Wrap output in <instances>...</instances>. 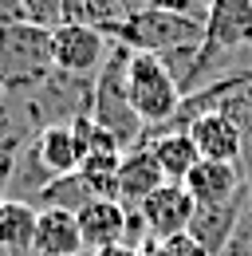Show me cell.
<instances>
[{
    "label": "cell",
    "mask_w": 252,
    "mask_h": 256,
    "mask_svg": "<svg viewBox=\"0 0 252 256\" xmlns=\"http://www.w3.org/2000/svg\"><path fill=\"white\" fill-rule=\"evenodd\" d=\"M201 40H205V20L170 12V8H134L118 24V32L110 36V44H122L146 56H174L186 48H201Z\"/></svg>",
    "instance_id": "obj_3"
},
{
    "label": "cell",
    "mask_w": 252,
    "mask_h": 256,
    "mask_svg": "<svg viewBox=\"0 0 252 256\" xmlns=\"http://www.w3.org/2000/svg\"><path fill=\"white\" fill-rule=\"evenodd\" d=\"M83 232L67 209H36V240L32 256H83Z\"/></svg>",
    "instance_id": "obj_11"
},
{
    "label": "cell",
    "mask_w": 252,
    "mask_h": 256,
    "mask_svg": "<svg viewBox=\"0 0 252 256\" xmlns=\"http://www.w3.org/2000/svg\"><path fill=\"white\" fill-rule=\"evenodd\" d=\"M36 205L0 197V256H32Z\"/></svg>",
    "instance_id": "obj_17"
},
{
    "label": "cell",
    "mask_w": 252,
    "mask_h": 256,
    "mask_svg": "<svg viewBox=\"0 0 252 256\" xmlns=\"http://www.w3.org/2000/svg\"><path fill=\"white\" fill-rule=\"evenodd\" d=\"M197 4H205V8H209V4H213V0H197Z\"/></svg>",
    "instance_id": "obj_25"
},
{
    "label": "cell",
    "mask_w": 252,
    "mask_h": 256,
    "mask_svg": "<svg viewBox=\"0 0 252 256\" xmlns=\"http://www.w3.org/2000/svg\"><path fill=\"white\" fill-rule=\"evenodd\" d=\"M146 146H150V154H154V162H158V170H162L166 182H186L189 174H193V166L201 162L197 142L189 138V130H166V134H154Z\"/></svg>",
    "instance_id": "obj_15"
},
{
    "label": "cell",
    "mask_w": 252,
    "mask_h": 256,
    "mask_svg": "<svg viewBox=\"0 0 252 256\" xmlns=\"http://www.w3.org/2000/svg\"><path fill=\"white\" fill-rule=\"evenodd\" d=\"M138 213H142V221H146L150 240H170V236L189 232V221H193V213H197V201L189 197V190L182 182H166L162 190H154L138 205Z\"/></svg>",
    "instance_id": "obj_7"
},
{
    "label": "cell",
    "mask_w": 252,
    "mask_h": 256,
    "mask_svg": "<svg viewBox=\"0 0 252 256\" xmlns=\"http://www.w3.org/2000/svg\"><path fill=\"white\" fill-rule=\"evenodd\" d=\"M126 87H130V102L138 110V118L146 122V130H158L178 118L182 106V87L174 79V71L162 64L158 56L146 52H130V67H126Z\"/></svg>",
    "instance_id": "obj_5"
},
{
    "label": "cell",
    "mask_w": 252,
    "mask_h": 256,
    "mask_svg": "<svg viewBox=\"0 0 252 256\" xmlns=\"http://www.w3.org/2000/svg\"><path fill=\"white\" fill-rule=\"evenodd\" d=\"M186 130L205 162H236L240 166V126L224 110H201L197 118H189Z\"/></svg>",
    "instance_id": "obj_8"
},
{
    "label": "cell",
    "mask_w": 252,
    "mask_h": 256,
    "mask_svg": "<svg viewBox=\"0 0 252 256\" xmlns=\"http://www.w3.org/2000/svg\"><path fill=\"white\" fill-rule=\"evenodd\" d=\"M24 8V20L36 24V28H60L63 24V0H20Z\"/></svg>",
    "instance_id": "obj_21"
},
{
    "label": "cell",
    "mask_w": 252,
    "mask_h": 256,
    "mask_svg": "<svg viewBox=\"0 0 252 256\" xmlns=\"http://www.w3.org/2000/svg\"><path fill=\"white\" fill-rule=\"evenodd\" d=\"M118 166H122V154H87L83 158L79 178L91 190V197H98V201H118Z\"/></svg>",
    "instance_id": "obj_20"
},
{
    "label": "cell",
    "mask_w": 252,
    "mask_h": 256,
    "mask_svg": "<svg viewBox=\"0 0 252 256\" xmlns=\"http://www.w3.org/2000/svg\"><path fill=\"white\" fill-rule=\"evenodd\" d=\"M182 186L189 190V197L197 205H224V201L240 197V190H244V170L236 162H205L201 158Z\"/></svg>",
    "instance_id": "obj_9"
},
{
    "label": "cell",
    "mask_w": 252,
    "mask_h": 256,
    "mask_svg": "<svg viewBox=\"0 0 252 256\" xmlns=\"http://www.w3.org/2000/svg\"><path fill=\"white\" fill-rule=\"evenodd\" d=\"M126 67H130V48L110 44V56L102 60L98 75H94V87H91V118L118 138L122 154L142 146V134H146V122L138 118V110L130 102Z\"/></svg>",
    "instance_id": "obj_2"
},
{
    "label": "cell",
    "mask_w": 252,
    "mask_h": 256,
    "mask_svg": "<svg viewBox=\"0 0 252 256\" xmlns=\"http://www.w3.org/2000/svg\"><path fill=\"white\" fill-rule=\"evenodd\" d=\"M106 56H110V40L102 32L83 28V24H60V28H52V64H56V71L94 79Z\"/></svg>",
    "instance_id": "obj_6"
},
{
    "label": "cell",
    "mask_w": 252,
    "mask_h": 256,
    "mask_svg": "<svg viewBox=\"0 0 252 256\" xmlns=\"http://www.w3.org/2000/svg\"><path fill=\"white\" fill-rule=\"evenodd\" d=\"M87 201H94L91 190L83 186V178H79V170L75 174H63V178H52L44 190L36 193V209H67V213H79Z\"/></svg>",
    "instance_id": "obj_19"
},
{
    "label": "cell",
    "mask_w": 252,
    "mask_h": 256,
    "mask_svg": "<svg viewBox=\"0 0 252 256\" xmlns=\"http://www.w3.org/2000/svg\"><path fill=\"white\" fill-rule=\"evenodd\" d=\"M162 186H166V178H162V170H158L150 146L142 142V146L126 150L122 166H118V201H122L126 209H138V205L154 190H162Z\"/></svg>",
    "instance_id": "obj_13"
},
{
    "label": "cell",
    "mask_w": 252,
    "mask_h": 256,
    "mask_svg": "<svg viewBox=\"0 0 252 256\" xmlns=\"http://www.w3.org/2000/svg\"><path fill=\"white\" fill-rule=\"evenodd\" d=\"M87 256H138V248H130V244H106V248H94Z\"/></svg>",
    "instance_id": "obj_24"
},
{
    "label": "cell",
    "mask_w": 252,
    "mask_h": 256,
    "mask_svg": "<svg viewBox=\"0 0 252 256\" xmlns=\"http://www.w3.org/2000/svg\"><path fill=\"white\" fill-rule=\"evenodd\" d=\"M244 201H248V193L240 190V197H232L224 205H197V213L189 221V236L209 256H220V248L228 244V236L236 232V224L244 217Z\"/></svg>",
    "instance_id": "obj_10"
},
{
    "label": "cell",
    "mask_w": 252,
    "mask_h": 256,
    "mask_svg": "<svg viewBox=\"0 0 252 256\" xmlns=\"http://www.w3.org/2000/svg\"><path fill=\"white\" fill-rule=\"evenodd\" d=\"M91 87L94 79L67 75V71H48L40 83H32L24 91H12V95H0V98L20 114V122L36 138L48 126H71L79 114H91Z\"/></svg>",
    "instance_id": "obj_1"
},
{
    "label": "cell",
    "mask_w": 252,
    "mask_h": 256,
    "mask_svg": "<svg viewBox=\"0 0 252 256\" xmlns=\"http://www.w3.org/2000/svg\"><path fill=\"white\" fill-rule=\"evenodd\" d=\"M79 232H83V248H106V244H122L126 240V205L122 201H87L79 213Z\"/></svg>",
    "instance_id": "obj_12"
},
{
    "label": "cell",
    "mask_w": 252,
    "mask_h": 256,
    "mask_svg": "<svg viewBox=\"0 0 252 256\" xmlns=\"http://www.w3.org/2000/svg\"><path fill=\"white\" fill-rule=\"evenodd\" d=\"M32 150H36L40 166L48 170V178H63V174H75V170L83 166V158H87L71 126H48L44 134H36Z\"/></svg>",
    "instance_id": "obj_14"
},
{
    "label": "cell",
    "mask_w": 252,
    "mask_h": 256,
    "mask_svg": "<svg viewBox=\"0 0 252 256\" xmlns=\"http://www.w3.org/2000/svg\"><path fill=\"white\" fill-rule=\"evenodd\" d=\"M32 142V130L20 122V114L0 98V193H4V182L12 178V170H16V162H20V154L28 150Z\"/></svg>",
    "instance_id": "obj_18"
},
{
    "label": "cell",
    "mask_w": 252,
    "mask_h": 256,
    "mask_svg": "<svg viewBox=\"0 0 252 256\" xmlns=\"http://www.w3.org/2000/svg\"><path fill=\"white\" fill-rule=\"evenodd\" d=\"M48 71H56L48 28H36L28 20L0 28V95L24 91L32 83H40Z\"/></svg>",
    "instance_id": "obj_4"
},
{
    "label": "cell",
    "mask_w": 252,
    "mask_h": 256,
    "mask_svg": "<svg viewBox=\"0 0 252 256\" xmlns=\"http://www.w3.org/2000/svg\"><path fill=\"white\" fill-rule=\"evenodd\" d=\"M134 8L142 4L138 0H63V24H83L110 40Z\"/></svg>",
    "instance_id": "obj_16"
},
{
    "label": "cell",
    "mask_w": 252,
    "mask_h": 256,
    "mask_svg": "<svg viewBox=\"0 0 252 256\" xmlns=\"http://www.w3.org/2000/svg\"><path fill=\"white\" fill-rule=\"evenodd\" d=\"M142 8H170V12H182V16H197V20H205L209 16V8L205 4H197V0H138Z\"/></svg>",
    "instance_id": "obj_22"
},
{
    "label": "cell",
    "mask_w": 252,
    "mask_h": 256,
    "mask_svg": "<svg viewBox=\"0 0 252 256\" xmlns=\"http://www.w3.org/2000/svg\"><path fill=\"white\" fill-rule=\"evenodd\" d=\"M20 20H24L20 0H0V28H4V24H20Z\"/></svg>",
    "instance_id": "obj_23"
}]
</instances>
